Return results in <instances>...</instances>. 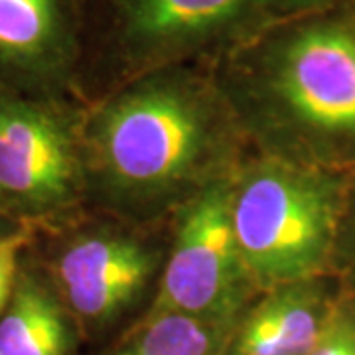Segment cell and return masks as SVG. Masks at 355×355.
I'll use <instances>...</instances> for the list:
<instances>
[{"instance_id": "obj_14", "label": "cell", "mask_w": 355, "mask_h": 355, "mask_svg": "<svg viewBox=\"0 0 355 355\" xmlns=\"http://www.w3.org/2000/svg\"><path fill=\"white\" fill-rule=\"evenodd\" d=\"M36 237H38V229H28L18 235L0 239V314L12 294L22 257L34 245Z\"/></svg>"}, {"instance_id": "obj_1", "label": "cell", "mask_w": 355, "mask_h": 355, "mask_svg": "<svg viewBox=\"0 0 355 355\" xmlns=\"http://www.w3.org/2000/svg\"><path fill=\"white\" fill-rule=\"evenodd\" d=\"M87 209L170 223L253 154L211 69L176 64L121 83L83 111Z\"/></svg>"}, {"instance_id": "obj_4", "label": "cell", "mask_w": 355, "mask_h": 355, "mask_svg": "<svg viewBox=\"0 0 355 355\" xmlns=\"http://www.w3.org/2000/svg\"><path fill=\"white\" fill-rule=\"evenodd\" d=\"M170 239L172 221L135 223L85 209L58 227L38 231L32 253L83 340H93L127 328L148 310Z\"/></svg>"}, {"instance_id": "obj_8", "label": "cell", "mask_w": 355, "mask_h": 355, "mask_svg": "<svg viewBox=\"0 0 355 355\" xmlns=\"http://www.w3.org/2000/svg\"><path fill=\"white\" fill-rule=\"evenodd\" d=\"M89 0H0V87L79 99Z\"/></svg>"}, {"instance_id": "obj_11", "label": "cell", "mask_w": 355, "mask_h": 355, "mask_svg": "<svg viewBox=\"0 0 355 355\" xmlns=\"http://www.w3.org/2000/svg\"><path fill=\"white\" fill-rule=\"evenodd\" d=\"M235 322L144 312L101 355H225Z\"/></svg>"}, {"instance_id": "obj_5", "label": "cell", "mask_w": 355, "mask_h": 355, "mask_svg": "<svg viewBox=\"0 0 355 355\" xmlns=\"http://www.w3.org/2000/svg\"><path fill=\"white\" fill-rule=\"evenodd\" d=\"M347 172L288 164L253 153L231 178V221L259 291L330 275Z\"/></svg>"}, {"instance_id": "obj_3", "label": "cell", "mask_w": 355, "mask_h": 355, "mask_svg": "<svg viewBox=\"0 0 355 355\" xmlns=\"http://www.w3.org/2000/svg\"><path fill=\"white\" fill-rule=\"evenodd\" d=\"M334 0H89L79 97L91 103L148 69L214 65L272 26Z\"/></svg>"}, {"instance_id": "obj_13", "label": "cell", "mask_w": 355, "mask_h": 355, "mask_svg": "<svg viewBox=\"0 0 355 355\" xmlns=\"http://www.w3.org/2000/svg\"><path fill=\"white\" fill-rule=\"evenodd\" d=\"M308 355H355V296L343 292Z\"/></svg>"}, {"instance_id": "obj_9", "label": "cell", "mask_w": 355, "mask_h": 355, "mask_svg": "<svg viewBox=\"0 0 355 355\" xmlns=\"http://www.w3.org/2000/svg\"><path fill=\"white\" fill-rule=\"evenodd\" d=\"M340 294L342 286L331 275L261 291L235 322L225 355H308Z\"/></svg>"}, {"instance_id": "obj_10", "label": "cell", "mask_w": 355, "mask_h": 355, "mask_svg": "<svg viewBox=\"0 0 355 355\" xmlns=\"http://www.w3.org/2000/svg\"><path fill=\"white\" fill-rule=\"evenodd\" d=\"M83 340L32 247L0 314V355H76Z\"/></svg>"}, {"instance_id": "obj_2", "label": "cell", "mask_w": 355, "mask_h": 355, "mask_svg": "<svg viewBox=\"0 0 355 355\" xmlns=\"http://www.w3.org/2000/svg\"><path fill=\"white\" fill-rule=\"evenodd\" d=\"M209 69L253 153L355 170V0L272 26Z\"/></svg>"}, {"instance_id": "obj_6", "label": "cell", "mask_w": 355, "mask_h": 355, "mask_svg": "<svg viewBox=\"0 0 355 355\" xmlns=\"http://www.w3.org/2000/svg\"><path fill=\"white\" fill-rule=\"evenodd\" d=\"M83 111L79 99L0 87V207L38 231L87 209Z\"/></svg>"}, {"instance_id": "obj_7", "label": "cell", "mask_w": 355, "mask_h": 355, "mask_svg": "<svg viewBox=\"0 0 355 355\" xmlns=\"http://www.w3.org/2000/svg\"><path fill=\"white\" fill-rule=\"evenodd\" d=\"M259 292L231 221V180H223L174 217L164 272L146 312L237 322Z\"/></svg>"}, {"instance_id": "obj_12", "label": "cell", "mask_w": 355, "mask_h": 355, "mask_svg": "<svg viewBox=\"0 0 355 355\" xmlns=\"http://www.w3.org/2000/svg\"><path fill=\"white\" fill-rule=\"evenodd\" d=\"M330 275L340 282L343 292L355 296V170H349L345 178L331 243Z\"/></svg>"}, {"instance_id": "obj_15", "label": "cell", "mask_w": 355, "mask_h": 355, "mask_svg": "<svg viewBox=\"0 0 355 355\" xmlns=\"http://www.w3.org/2000/svg\"><path fill=\"white\" fill-rule=\"evenodd\" d=\"M28 229H36L32 225H28L24 221L16 219L14 216H10L8 211H4L0 207V239H6V237H12V235H18L22 231H28Z\"/></svg>"}]
</instances>
